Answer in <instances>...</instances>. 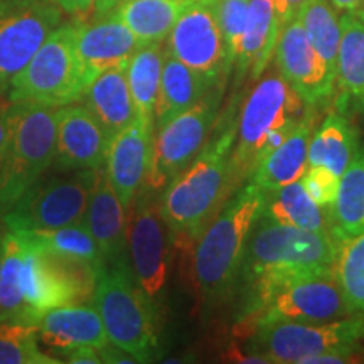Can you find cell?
Wrapping results in <instances>:
<instances>
[{
  "label": "cell",
  "mask_w": 364,
  "mask_h": 364,
  "mask_svg": "<svg viewBox=\"0 0 364 364\" xmlns=\"http://www.w3.org/2000/svg\"><path fill=\"white\" fill-rule=\"evenodd\" d=\"M238 115L231 102L211 136L193 162L161 191L162 216L174 247L194 245L225 201L235 193L231 182V157L236 142Z\"/></svg>",
  "instance_id": "1"
},
{
  "label": "cell",
  "mask_w": 364,
  "mask_h": 364,
  "mask_svg": "<svg viewBox=\"0 0 364 364\" xmlns=\"http://www.w3.org/2000/svg\"><path fill=\"white\" fill-rule=\"evenodd\" d=\"M265 208V191L240 186L191 247V275L204 307L226 302L240 287L247 245Z\"/></svg>",
  "instance_id": "2"
},
{
  "label": "cell",
  "mask_w": 364,
  "mask_h": 364,
  "mask_svg": "<svg viewBox=\"0 0 364 364\" xmlns=\"http://www.w3.org/2000/svg\"><path fill=\"white\" fill-rule=\"evenodd\" d=\"M95 307L107 338L136 363H152L162 356L161 311L135 280L129 255L98 272Z\"/></svg>",
  "instance_id": "3"
},
{
  "label": "cell",
  "mask_w": 364,
  "mask_h": 364,
  "mask_svg": "<svg viewBox=\"0 0 364 364\" xmlns=\"http://www.w3.org/2000/svg\"><path fill=\"white\" fill-rule=\"evenodd\" d=\"M309 107L282 75H267L248 97L238 115L236 142L231 157V182L238 189L250 179L257 162L280 145Z\"/></svg>",
  "instance_id": "4"
},
{
  "label": "cell",
  "mask_w": 364,
  "mask_h": 364,
  "mask_svg": "<svg viewBox=\"0 0 364 364\" xmlns=\"http://www.w3.org/2000/svg\"><path fill=\"white\" fill-rule=\"evenodd\" d=\"M56 156V108L11 102V135L0 171V220L38 182Z\"/></svg>",
  "instance_id": "5"
},
{
  "label": "cell",
  "mask_w": 364,
  "mask_h": 364,
  "mask_svg": "<svg viewBox=\"0 0 364 364\" xmlns=\"http://www.w3.org/2000/svg\"><path fill=\"white\" fill-rule=\"evenodd\" d=\"M83 71L76 51V19L63 22L44 41L31 61L17 73L7 91V102L61 108L81 102Z\"/></svg>",
  "instance_id": "6"
},
{
  "label": "cell",
  "mask_w": 364,
  "mask_h": 364,
  "mask_svg": "<svg viewBox=\"0 0 364 364\" xmlns=\"http://www.w3.org/2000/svg\"><path fill=\"white\" fill-rule=\"evenodd\" d=\"M26 245L21 290L36 326L49 309L93 302L100 268L81 258Z\"/></svg>",
  "instance_id": "7"
},
{
  "label": "cell",
  "mask_w": 364,
  "mask_h": 364,
  "mask_svg": "<svg viewBox=\"0 0 364 364\" xmlns=\"http://www.w3.org/2000/svg\"><path fill=\"white\" fill-rule=\"evenodd\" d=\"M339 241L332 233H316L260 218L250 235L240 284L263 272L334 268Z\"/></svg>",
  "instance_id": "8"
},
{
  "label": "cell",
  "mask_w": 364,
  "mask_h": 364,
  "mask_svg": "<svg viewBox=\"0 0 364 364\" xmlns=\"http://www.w3.org/2000/svg\"><path fill=\"white\" fill-rule=\"evenodd\" d=\"M98 171H54V174H44L4 215L6 230H53L83 221Z\"/></svg>",
  "instance_id": "9"
},
{
  "label": "cell",
  "mask_w": 364,
  "mask_h": 364,
  "mask_svg": "<svg viewBox=\"0 0 364 364\" xmlns=\"http://www.w3.org/2000/svg\"><path fill=\"white\" fill-rule=\"evenodd\" d=\"M364 338V316L324 322H279L248 338L247 351L268 364H304L309 358L343 346H358Z\"/></svg>",
  "instance_id": "10"
},
{
  "label": "cell",
  "mask_w": 364,
  "mask_h": 364,
  "mask_svg": "<svg viewBox=\"0 0 364 364\" xmlns=\"http://www.w3.org/2000/svg\"><path fill=\"white\" fill-rule=\"evenodd\" d=\"M223 90H211L188 110L157 127L145 186L162 191L201 152L220 117Z\"/></svg>",
  "instance_id": "11"
},
{
  "label": "cell",
  "mask_w": 364,
  "mask_h": 364,
  "mask_svg": "<svg viewBox=\"0 0 364 364\" xmlns=\"http://www.w3.org/2000/svg\"><path fill=\"white\" fill-rule=\"evenodd\" d=\"M127 228V248L135 280L161 311L167 284L171 248L169 228L162 216L161 191L144 184L132 203Z\"/></svg>",
  "instance_id": "12"
},
{
  "label": "cell",
  "mask_w": 364,
  "mask_h": 364,
  "mask_svg": "<svg viewBox=\"0 0 364 364\" xmlns=\"http://www.w3.org/2000/svg\"><path fill=\"white\" fill-rule=\"evenodd\" d=\"M353 316L334 272L309 277L272 294L252 316L236 318L235 334L248 339L255 331L279 322H324Z\"/></svg>",
  "instance_id": "13"
},
{
  "label": "cell",
  "mask_w": 364,
  "mask_h": 364,
  "mask_svg": "<svg viewBox=\"0 0 364 364\" xmlns=\"http://www.w3.org/2000/svg\"><path fill=\"white\" fill-rule=\"evenodd\" d=\"M63 14L51 0H0V93L63 24Z\"/></svg>",
  "instance_id": "14"
},
{
  "label": "cell",
  "mask_w": 364,
  "mask_h": 364,
  "mask_svg": "<svg viewBox=\"0 0 364 364\" xmlns=\"http://www.w3.org/2000/svg\"><path fill=\"white\" fill-rule=\"evenodd\" d=\"M167 51L213 85L225 88L233 68L228 59L215 0H194L182 12L167 38Z\"/></svg>",
  "instance_id": "15"
},
{
  "label": "cell",
  "mask_w": 364,
  "mask_h": 364,
  "mask_svg": "<svg viewBox=\"0 0 364 364\" xmlns=\"http://www.w3.org/2000/svg\"><path fill=\"white\" fill-rule=\"evenodd\" d=\"M279 73L294 86L309 108L326 103L336 90V80L307 38L299 14L280 31L275 46Z\"/></svg>",
  "instance_id": "16"
},
{
  "label": "cell",
  "mask_w": 364,
  "mask_h": 364,
  "mask_svg": "<svg viewBox=\"0 0 364 364\" xmlns=\"http://www.w3.org/2000/svg\"><path fill=\"white\" fill-rule=\"evenodd\" d=\"M76 19V51L85 86L117 66H127L144 43L113 14ZM86 90V88H85Z\"/></svg>",
  "instance_id": "17"
},
{
  "label": "cell",
  "mask_w": 364,
  "mask_h": 364,
  "mask_svg": "<svg viewBox=\"0 0 364 364\" xmlns=\"http://www.w3.org/2000/svg\"><path fill=\"white\" fill-rule=\"evenodd\" d=\"M110 135L85 105L56 108V156L54 171L102 169Z\"/></svg>",
  "instance_id": "18"
},
{
  "label": "cell",
  "mask_w": 364,
  "mask_h": 364,
  "mask_svg": "<svg viewBox=\"0 0 364 364\" xmlns=\"http://www.w3.org/2000/svg\"><path fill=\"white\" fill-rule=\"evenodd\" d=\"M154 136L156 124L136 117L129 127L113 135L108 145L103 169L129 211L147 179L152 162Z\"/></svg>",
  "instance_id": "19"
},
{
  "label": "cell",
  "mask_w": 364,
  "mask_h": 364,
  "mask_svg": "<svg viewBox=\"0 0 364 364\" xmlns=\"http://www.w3.org/2000/svg\"><path fill=\"white\" fill-rule=\"evenodd\" d=\"M39 343L46 353L65 356L81 346L103 348L110 341L107 338L102 317L95 304H73L49 309L36 326Z\"/></svg>",
  "instance_id": "20"
},
{
  "label": "cell",
  "mask_w": 364,
  "mask_h": 364,
  "mask_svg": "<svg viewBox=\"0 0 364 364\" xmlns=\"http://www.w3.org/2000/svg\"><path fill=\"white\" fill-rule=\"evenodd\" d=\"M81 223L88 228L91 236L97 241L105 265H110L118 258L129 255L127 248L129 209L120 201L103 167L98 171L97 182L91 191Z\"/></svg>",
  "instance_id": "21"
},
{
  "label": "cell",
  "mask_w": 364,
  "mask_h": 364,
  "mask_svg": "<svg viewBox=\"0 0 364 364\" xmlns=\"http://www.w3.org/2000/svg\"><path fill=\"white\" fill-rule=\"evenodd\" d=\"M317 125V115L309 108L290 135L257 162L250 182L265 191H275L300 181L307 169L309 144Z\"/></svg>",
  "instance_id": "22"
},
{
  "label": "cell",
  "mask_w": 364,
  "mask_h": 364,
  "mask_svg": "<svg viewBox=\"0 0 364 364\" xmlns=\"http://www.w3.org/2000/svg\"><path fill=\"white\" fill-rule=\"evenodd\" d=\"M280 36L279 19H277L275 0H250L247 26L238 59H236V85L248 75L258 80L265 71L277 41Z\"/></svg>",
  "instance_id": "23"
},
{
  "label": "cell",
  "mask_w": 364,
  "mask_h": 364,
  "mask_svg": "<svg viewBox=\"0 0 364 364\" xmlns=\"http://www.w3.org/2000/svg\"><path fill=\"white\" fill-rule=\"evenodd\" d=\"M81 102L97 117L110 139L136 118L134 98L127 81V66L112 68L98 75L86 86Z\"/></svg>",
  "instance_id": "24"
},
{
  "label": "cell",
  "mask_w": 364,
  "mask_h": 364,
  "mask_svg": "<svg viewBox=\"0 0 364 364\" xmlns=\"http://www.w3.org/2000/svg\"><path fill=\"white\" fill-rule=\"evenodd\" d=\"M223 88L209 81L206 76L179 61L166 48L164 70L156 108V129L188 110L203 100L211 90Z\"/></svg>",
  "instance_id": "25"
},
{
  "label": "cell",
  "mask_w": 364,
  "mask_h": 364,
  "mask_svg": "<svg viewBox=\"0 0 364 364\" xmlns=\"http://www.w3.org/2000/svg\"><path fill=\"white\" fill-rule=\"evenodd\" d=\"M336 83L341 107L364 112V24L354 12L341 17V44Z\"/></svg>",
  "instance_id": "26"
},
{
  "label": "cell",
  "mask_w": 364,
  "mask_h": 364,
  "mask_svg": "<svg viewBox=\"0 0 364 364\" xmlns=\"http://www.w3.org/2000/svg\"><path fill=\"white\" fill-rule=\"evenodd\" d=\"M262 218L316 233H332L329 209L318 206L300 181L265 193Z\"/></svg>",
  "instance_id": "27"
},
{
  "label": "cell",
  "mask_w": 364,
  "mask_h": 364,
  "mask_svg": "<svg viewBox=\"0 0 364 364\" xmlns=\"http://www.w3.org/2000/svg\"><path fill=\"white\" fill-rule=\"evenodd\" d=\"M194 0H122L113 9L134 36L144 44L162 43Z\"/></svg>",
  "instance_id": "28"
},
{
  "label": "cell",
  "mask_w": 364,
  "mask_h": 364,
  "mask_svg": "<svg viewBox=\"0 0 364 364\" xmlns=\"http://www.w3.org/2000/svg\"><path fill=\"white\" fill-rule=\"evenodd\" d=\"M356 132L341 112H331L309 144V166H324L341 176L358 154Z\"/></svg>",
  "instance_id": "29"
},
{
  "label": "cell",
  "mask_w": 364,
  "mask_h": 364,
  "mask_svg": "<svg viewBox=\"0 0 364 364\" xmlns=\"http://www.w3.org/2000/svg\"><path fill=\"white\" fill-rule=\"evenodd\" d=\"M334 238L344 241L364 231V150H358L339 179L336 201L329 208Z\"/></svg>",
  "instance_id": "30"
},
{
  "label": "cell",
  "mask_w": 364,
  "mask_h": 364,
  "mask_svg": "<svg viewBox=\"0 0 364 364\" xmlns=\"http://www.w3.org/2000/svg\"><path fill=\"white\" fill-rule=\"evenodd\" d=\"M166 48L162 43H149L130 58L127 65V81L134 98L136 117L156 124V108L161 91Z\"/></svg>",
  "instance_id": "31"
},
{
  "label": "cell",
  "mask_w": 364,
  "mask_h": 364,
  "mask_svg": "<svg viewBox=\"0 0 364 364\" xmlns=\"http://www.w3.org/2000/svg\"><path fill=\"white\" fill-rule=\"evenodd\" d=\"M4 262L0 270V322L34 326V317L21 290V272L26 255V241L14 231H4Z\"/></svg>",
  "instance_id": "32"
},
{
  "label": "cell",
  "mask_w": 364,
  "mask_h": 364,
  "mask_svg": "<svg viewBox=\"0 0 364 364\" xmlns=\"http://www.w3.org/2000/svg\"><path fill=\"white\" fill-rule=\"evenodd\" d=\"M16 233H19L27 243L39 250L81 258V260L90 262L100 270L105 267L97 241L81 221L76 225L53 228V230L16 231Z\"/></svg>",
  "instance_id": "33"
},
{
  "label": "cell",
  "mask_w": 364,
  "mask_h": 364,
  "mask_svg": "<svg viewBox=\"0 0 364 364\" xmlns=\"http://www.w3.org/2000/svg\"><path fill=\"white\" fill-rule=\"evenodd\" d=\"M299 17L314 49L324 59L327 70L336 80L341 44V21L336 16L334 7L327 0H307L300 9Z\"/></svg>",
  "instance_id": "34"
},
{
  "label": "cell",
  "mask_w": 364,
  "mask_h": 364,
  "mask_svg": "<svg viewBox=\"0 0 364 364\" xmlns=\"http://www.w3.org/2000/svg\"><path fill=\"white\" fill-rule=\"evenodd\" d=\"M334 277L349 312L353 316H364V231L339 241Z\"/></svg>",
  "instance_id": "35"
},
{
  "label": "cell",
  "mask_w": 364,
  "mask_h": 364,
  "mask_svg": "<svg viewBox=\"0 0 364 364\" xmlns=\"http://www.w3.org/2000/svg\"><path fill=\"white\" fill-rule=\"evenodd\" d=\"M46 353L34 326L0 322V364H61Z\"/></svg>",
  "instance_id": "36"
},
{
  "label": "cell",
  "mask_w": 364,
  "mask_h": 364,
  "mask_svg": "<svg viewBox=\"0 0 364 364\" xmlns=\"http://www.w3.org/2000/svg\"><path fill=\"white\" fill-rule=\"evenodd\" d=\"M215 6L223 39H225L228 59L233 68L238 59L241 39H243L245 26H247L250 0H215Z\"/></svg>",
  "instance_id": "37"
},
{
  "label": "cell",
  "mask_w": 364,
  "mask_h": 364,
  "mask_svg": "<svg viewBox=\"0 0 364 364\" xmlns=\"http://www.w3.org/2000/svg\"><path fill=\"white\" fill-rule=\"evenodd\" d=\"M339 179L341 176L334 174L324 166H309L300 177V182H302L306 193L318 206L329 209L338 196Z\"/></svg>",
  "instance_id": "38"
},
{
  "label": "cell",
  "mask_w": 364,
  "mask_h": 364,
  "mask_svg": "<svg viewBox=\"0 0 364 364\" xmlns=\"http://www.w3.org/2000/svg\"><path fill=\"white\" fill-rule=\"evenodd\" d=\"M354 351L356 346H343V348H334L324 351L317 356L309 358L304 364H344L354 361Z\"/></svg>",
  "instance_id": "39"
},
{
  "label": "cell",
  "mask_w": 364,
  "mask_h": 364,
  "mask_svg": "<svg viewBox=\"0 0 364 364\" xmlns=\"http://www.w3.org/2000/svg\"><path fill=\"white\" fill-rule=\"evenodd\" d=\"M51 2L56 4L65 14L78 17V19H85L93 12L97 0H51Z\"/></svg>",
  "instance_id": "40"
},
{
  "label": "cell",
  "mask_w": 364,
  "mask_h": 364,
  "mask_svg": "<svg viewBox=\"0 0 364 364\" xmlns=\"http://www.w3.org/2000/svg\"><path fill=\"white\" fill-rule=\"evenodd\" d=\"M63 363L70 364H102V358L97 348H91V346H81V348L73 349V351L66 353L63 356Z\"/></svg>",
  "instance_id": "41"
},
{
  "label": "cell",
  "mask_w": 364,
  "mask_h": 364,
  "mask_svg": "<svg viewBox=\"0 0 364 364\" xmlns=\"http://www.w3.org/2000/svg\"><path fill=\"white\" fill-rule=\"evenodd\" d=\"M9 135H11V102H0V171H2L4 159H6Z\"/></svg>",
  "instance_id": "42"
},
{
  "label": "cell",
  "mask_w": 364,
  "mask_h": 364,
  "mask_svg": "<svg viewBox=\"0 0 364 364\" xmlns=\"http://www.w3.org/2000/svg\"><path fill=\"white\" fill-rule=\"evenodd\" d=\"M100 358H102V363H108V364H132L136 363L135 358L129 354L124 349L117 348L112 343L105 344L103 348L98 349Z\"/></svg>",
  "instance_id": "43"
},
{
  "label": "cell",
  "mask_w": 364,
  "mask_h": 364,
  "mask_svg": "<svg viewBox=\"0 0 364 364\" xmlns=\"http://www.w3.org/2000/svg\"><path fill=\"white\" fill-rule=\"evenodd\" d=\"M120 2L122 0H97L93 12H91L88 17H98L105 16V14H110Z\"/></svg>",
  "instance_id": "44"
},
{
  "label": "cell",
  "mask_w": 364,
  "mask_h": 364,
  "mask_svg": "<svg viewBox=\"0 0 364 364\" xmlns=\"http://www.w3.org/2000/svg\"><path fill=\"white\" fill-rule=\"evenodd\" d=\"M332 4V7L338 9V11H346V12H353L361 6L364 0H329Z\"/></svg>",
  "instance_id": "45"
},
{
  "label": "cell",
  "mask_w": 364,
  "mask_h": 364,
  "mask_svg": "<svg viewBox=\"0 0 364 364\" xmlns=\"http://www.w3.org/2000/svg\"><path fill=\"white\" fill-rule=\"evenodd\" d=\"M4 250H6V247H4V233L0 231V270H2V262H4Z\"/></svg>",
  "instance_id": "46"
},
{
  "label": "cell",
  "mask_w": 364,
  "mask_h": 364,
  "mask_svg": "<svg viewBox=\"0 0 364 364\" xmlns=\"http://www.w3.org/2000/svg\"><path fill=\"white\" fill-rule=\"evenodd\" d=\"M354 14H356V16L359 17V19H361L363 21V24H364V2L361 4V6H359L358 9H356V11H353Z\"/></svg>",
  "instance_id": "47"
},
{
  "label": "cell",
  "mask_w": 364,
  "mask_h": 364,
  "mask_svg": "<svg viewBox=\"0 0 364 364\" xmlns=\"http://www.w3.org/2000/svg\"><path fill=\"white\" fill-rule=\"evenodd\" d=\"M0 95H2V93H0Z\"/></svg>",
  "instance_id": "48"
}]
</instances>
